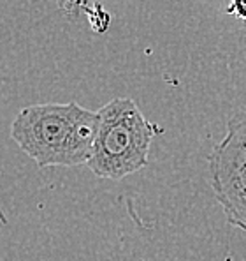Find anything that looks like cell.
<instances>
[{"mask_svg":"<svg viewBox=\"0 0 246 261\" xmlns=\"http://www.w3.org/2000/svg\"><path fill=\"white\" fill-rule=\"evenodd\" d=\"M99 129L97 111L78 102L32 105L11 124V138L39 168L88 164Z\"/></svg>","mask_w":246,"mask_h":261,"instance_id":"cell-1","label":"cell"},{"mask_svg":"<svg viewBox=\"0 0 246 261\" xmlns=\"http://www.w3.org/2000/svg\"><path fill=\"white\" fill-rule=\"evenodd\" d=\"M99 129L88 168L99 178L121 180L148 164L159 127L141 113L136 101L118 97L97 111Z\"/></svg>","mask_w":246,"mask_h":261,"instance_id":"cell-2","label":"cell"},{"mask_svg":"<svg viewBox=\"0 0 246 261\" xmlns=\"http://www.w3.org/2000/svg\"><path fill=\"white\" fill-rule=\"evenodd\" d=\"M211 187L246 182V113L229 122L225 138L209 155Z\"/></svg>","mask_w":246,"mask_h":261,"instance_id":"cell-3","label":"cell"},{"mask_svg":"<svg viewBox=\"0 0 246 261\" xmlns=\"http://www.w3.org/2000/svg\"><path fill=\"white\" fill-rule=\"evenodd\" d=\"M214 198L224 208L227 221L246 231V182L213 189Z\"/></svg>","mask_w":246,"mask_h":261,"instance_id":"cell-4","label":"cell"},{"mask_svg":"<svg viewBox=\"0 0 246 261\" xmlns=\"http://www.w3.org/2000/svg\"><path fill=\"white\" fill-rule=\"evenodd\" d=\"M227 14H236L239 20L246 23V0H230L229 7H227Z\"/></svg>","mask_w":246,"mask_h":261,"instance_id":"cell-5","label":"cell"}]
</instances>
